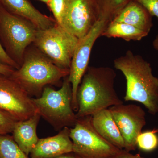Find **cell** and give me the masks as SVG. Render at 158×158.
<instances>
[{"label":"cell","instance_id":"obj_4","mask_svg":"<svg viewBox=\"0 0 158 158\" xmlns=\"http://www.w3.org/2000/svg\"><path fill=\"white\" fill-rule=\"evenodd\" d=\"M71 84L68 76L63 79L62 87L58 90L46 86L41 95L33 98L38 113L56 131L75 124L77 119L72 105Z\"/></svg>","mask_w":158,"mask_h":158},{"label":"cell","instance_id":"obj_15","mask_svg":"<svg viewBox=\"0 0 158 158\" xmlns=\"http://www.w3.org/2000/svg\"><path fill=\"white\" fill-rule=\"evenodd\" d=\"M91 122L95 131L105 140L119 149H124V140L109 109L91 116Z\"/></svg>","mask_w":158,"mask_h":158},{"label":"cell","instance_id":"obj_19","mask_svg":"<svg viewBox=\"0 0 158 158\" xmlns=\"http://www.w3.org/2000/svg\"><path fill=\"white\" fill-rule=\"evenodd\" d=\"M0 158H30L19 147L12 136L0 135Z\"/></svg>","mask_w":158,"mask_h":158},{"label":"cell","instance_id":"obj_18","mask_svg":"<svg viewBox=\"0 0 158 158\" xmlns=\"http://www.w3.org/2000/svg\"><path fill=\"white\" fill-rule=\"evenodd\" d=\"M99 19L110 22L131 0H93Z\"/></svg>","mask_w":158,"mask_h":158},{"label":"cell","instance_id":"obj_14","mask_svg":"<svg viewBox=\"0 0 158 158\" xmlns=\"http://www.w3.org/2000/svg\"><path fill=\"white\" fill-rule=\"evenodd\" d=\"M40 117L38 112L28 119L16 121L11 132L14 141L27 156L39 140L37 128Z\"/></svg>","mask_w":158,"mask_h":158},{"label":"cell","instance_id":"obj_1","mask_svg":"<svg viewBox=\"0 0 158 158\" xmlns=\"http://www.w3.org/2000/svg\"><path fill=\"white\" fill-rule=\"evenodd\" d=\"M116 76L110 67L88 66L77 91V118L123 103L114 88Z\"/></svg>","mask_w":158,"mask_h":158},{"label":"cell","instance_id":"obj_11","mask_svg":"<svg viewBox=\"0 0 158 158\" xmlns=\"http://www.w3.org/2000/svg\"><path fill=\"white\" fill-rule=\"evenodd\" d=\"M124 140V150H135L137 139L146 124V113L140 106L122 104L109 108Z\"/></svg>","mask_w":158,"mask_h":158},{"label":"cell","instance_id":"obj_6","mask_svg":"<svg viewBox=\"0 0 158 158\" xmlns=\"http://www.w3.org/2000/svg\"><path fill=\"white\" fill-rule=\"evenodd\" d=\"M79 39L56 23L38 30L33 45L58 67L69 69Z\"/></svg>","mask_w":158,"mask_h":158},{"label":"cell","instance_id":"obj_26","mask_svg":"<svg viewBox=\"0 0 158 158\" xmlns=\"http://www.w3.org/2000/svg\"><path fill=\"white\" fill-rule=\"evenodd\" d=\"M15 70V69L9 65L0 63V73L10 76Z\"/></svg>","mask_w":158,"mask_h":158},{"label":"cell","instance_id":"obj_7","mask_svg":"<svg viewBox=\"0 0 158 158\" xmlns=\"http://www.w3.org/2000/svg\"><path fill=\"white\" fill-rule=\"evenodd\" d=\"M73 153L77 158H112L122 150L115 147L95 131L91 116L77 118L70 128Z\"/></svg>","mask_w":158,"mask_h":158},{"label":"cell","instance_id":"obj_17","mask_svg":"<svg viewBox=\"0 0 158 158\" xmlns=\"http://www.w3.org/2000/svg\"><path fill=\"white\" fill-rule=\"evenodd\" d=\"M148 34L134 26L112 20L108 23L101 36L108 38H121L127 41H140Z\"/></svg>","mask_w":158,"mask_h":158},{"label":"cell","instance_id":"obj_23","mask_svg":"<svg viewBox=\"0 0 158 158\" xmlns=\"http://www.w3.org/2000/svg\"><path fill=\"white\" fill-rule=\"evenodd\" d=\"M146 9L152 16L158 18V0H134Z\"/></svg>","mask_w":158,"mask_h":158},{"label":"cell","instance_id":"obj_29","mask_svg":"<svg viewBox=\"0 0 158 158\" xmlns=\"http://www.w3.org/2000/svg\"><path fill=\"white\" fill-rule=\"evenodd\" d=\"M37 1H40V2L45 3L46 5H47V6L50 0H37Z\"/></svg>","mask_w":158,"mask_h":158},{"label":"cell","instance_id":"obj_13","mask_svg":"<svg viewBox=\"0 0 158 158\" xmlns=\"http://www.w3.org/2000/svg\"><path fill=\"white\" fill-rule=\"evenodd\" d=\"M0 5L9 13L28 20L38 30H45L57 23L53 18L43 14L29 0H0Z\"/></svg>","mask_w":158,"mask_h":158},{"label":"cell","instance_id":"obj_8","mask_svg":"<svg viewBox=\"0 0 158 158\" xmlns=\"http://www.w3.org/2000/svg\"><path fill=\"white\" fill-rule=\"evenodd\" d=\"M109 23L104 19H99L90 32L81 39H79L74 52L68 78L72 88L73 108L75 113L78 110L77 91L88 68L92 48L98 38L101 36Z\"/></svg>","mask_w":158,"mask_h":158},{"label":"cell","instance_id":"obj_21","mask_svg":"<svg viewBox=\"0 0 158 158\" xmlns=\"http://www.w3.org/2000/svg\"><path fill=\"white\" fill-rule=\"evenodd\" d=\"M66 0H50L48 7L53 15L54 19L58 24L62 21L65 10Z\"/></svg>","mask_w":158,"mask_h":158},{"label":"cell","instance_id":"obj_9","mask_svg":"<svg viewBox=\"0 0 158 158\" xmlns=\"http://www.w3.org/2000/svg\"><path fill=\"white\" fill-rule=\"evenodd\" d=\"M0 110L16 121L26 120L38 112L33 98L9 76L0 73Z\"/></svg>","mask_w":158,"mask_h":158},{"label":"cell","instance_id":"obj_3","mask_svg":"<svg viewBox=\"0 0 158 158\" xmlns=\"http://www.w3.org/2000/svg\"><path fill=\"white\" fill-rule=\"evenodd\" d=\"M69 69L58 67L33 44L24 55L22 64L10 76L30 96L39 97L44 88L68 76Z\"/></svg>","mask_w":158,"mask_h":158},{"label":"cell","instance_id":"obj_24","mask_svg":"<svg viewBox=\"0 0 158 158\" xmlns=\"http://www.w3.org/2000/svg\"><path fill=\"white\" fill-rule=\"evenodd\" d=\"M0 63L11 66L15 69L20 68L19 65L9 57L8 54L6 53V51L3 48L0 42Z\"/></svg>","mask_w":158,"mask_h":158},{"label":"cell","instance_id":"obj_12","mask_svg":"<svg viewBox=\"0 0 158 158\" xmlns=\"http://www.w3.org/2000/svg\"><path fill=\"white\" fill-rule=\"evenodd\" d=\"M69 134L70 128L65 127L56 135L39 139L30 153V158H55L72 152L73 144Z\"/></svg>","mask_w":158,"mask_h":158},{"label":"cell","instance_id":"obj_10","mask_svg":"<svg viewBox=\"0 0 158 158\" xmlns=\"http://www.w3.org/2000/svg\"><path fill=\"white\" fill-rule=\"evenodd\" d=\"M98 19L93 0H66L60 25L81 39L90 32Z\"/></svg>","mask_w":158,"mask_h":158},{"label":"cell","instance_id":"obj_16","mask_svg":"<svg viewBox=\"0 0 158 158\" xmlns=\"http://www.w3.org/2000/svg\"><path fill=\"white\" fill-rule=\"evenodd\" d=\"M112 20L134 26L148 34L153 26L152 16L134 0H131Z\"/></svg>","mask_w":158,"mask_h":158},{"label":"cell","instance_id":"obj_25","mask_svg":"<svg viewBox=\"0 0 158 158\" xmlns=\"http://www.w3.org/2000/svg\"><path fill=\"white\" fill-rule=\"evenodd\" d=\"M112 158H144L141 156L140 154L135 155L131 153L130 152L127 151L123 149L118 154L116 155Z\"/></svg>","mask_w":158,"mask_h":158},{"label":"cell","instance_id":"obj_5","mask_svg":"<svg viewBox=\"0 0 158 158\" xmlns=\"http://www.w3.org/2000/svg\"><path fill=\"white\" fill-rule=\"evenodd\" d=\"M38 30L28 20L9 13L0 5V42L20 67L26 50L33 44Z\"/></svg>","mask_w":158,"mask_h":158},{"label":"cell","instance_id":"obj_22","mask_svg":"<svg viewBox=\"0 0 158 158\" xmlns=\"http://www.w3.org/2000/svg\"><path fill=\"white\" fill-rule=\"evenodd\" d=\"M16 121L8 113L0 110V135L12 132Z\"/></svg>","mask_w":158,"mask_h":158},{"label":"cell","instance_id":"obj_2","mask_svg":"<svg viewBox=\"0 0 158 158\" xmlns=\"http://www.w3.org/2000/svg\"><path fill=\"white\" fill-rule=\"evenodd\" d=\"M114 65L126 80L124 100L141 103L153 116L158 113V78L153 74L149 62L128 50L115 59Z\"/></svg>","mask_w":158,"mask_h":158},{"label":"cell","instance_id":"obj_27","mask_svg":"<svg viewBox=\"0 0 158 158\" xmlns=\"http://www.w3.org/2000/svg\"><path fill=\"white\" fill-rule=\"evenodd\" d=\"M55 158H77L72 152L65 154Z\"/></svg>","mask_w":158,"mask_h":158},{"label":"cell","instance_id":"obj_20","mask_svg":"<svg viewBox=\"0 0 158 158\" xmlns=\"http://www.w3.org/2000/svg\"><path fill=\"white\" fill-rule=\"evenodd\" d=\"M158 129L141 132L137 138V147L145 152L154 150L158 146Z\"/></svg>","mask_w":158,"mask_h":158},{"label":"cell","instance_id":"obj_28","mask_svg":"<svg viewBox=\"0 0 158 158\" xmlns=\"http://www.w3.org/2000/svg\"><path fill=\"white\" fill-rule=\"evenodd\" d=\"M152 45L155 49L158 51V35L153 41Z\"/></svg>","mask_w":158,"mask_h":158}]
</instances>
